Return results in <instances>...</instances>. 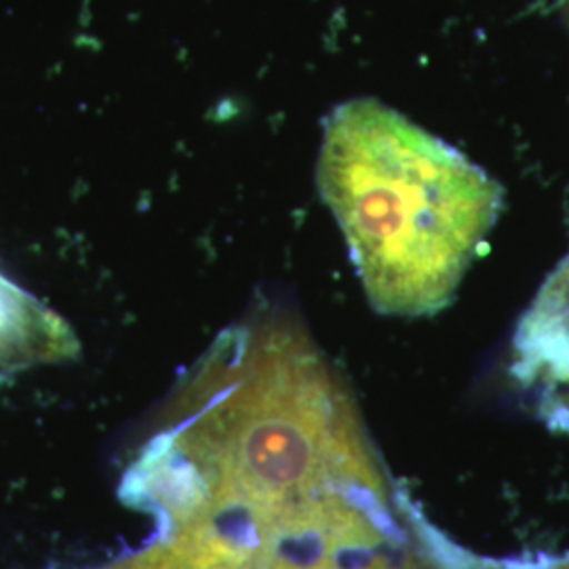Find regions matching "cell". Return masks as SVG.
<instances>
[{
    "instance_id": "cell-1",
    "label": "cell",
    "mask_w": 569,
    "mask_h": 569,
    "mask_svg": "<svg viewBox=\"0 0 569 569\" xmlns=\"http://www.w3.org/2000/svg\"><path fill=\"white\" fill-rule=\"evenodd\" d=\"M317 183L369 302L390 317L446 308L502 209L481 167L376 100L331 112Z\"/></svg>"
}]
</instances>
